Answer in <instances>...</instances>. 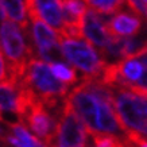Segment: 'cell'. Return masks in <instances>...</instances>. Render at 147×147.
<instances>
[{
    "mask_svg": "<svg viewBox=\"0 0 147 147\" xmlns=\"http://www.w3.org/2000/svg\"><path fill=\"white\" fill-rule=\"evenodd\" d=\"M19 84L30 88L50 111L55 109L67 94V85L54 76L47 62L32 57L28 59L24 76Z\"/></svg>",
    "mask_w": 147,
    "mask_h": 147,
    "instance_id": "obj_1",
    "label": "cell"
},
{
    "mask_svg": "<svg viewBox=\"0 0 147 147\" xmlns=\"http://www.w3.org/2000/svg\"><path fill=\"white\" fill-rule=\"evenodd\" d=\"M0 46L7 58V78L19 84L22 81L32 50L26 43L22 28L12 20H3L0 24Z\"/></svg>",
    "mask_w": 147,
    "mask_h": 147,
    "instance_id": "obj_2",
    "label": "cell"
},
{
    "mask_svg": "<svg viewBox=\"0 0 147 147\" xmlns=\"http://www.w3.org/2000/svg\"><path fill=\"white\" fill-rule=\"evenodd\" d=\"M113 108L123 132H138L147 136V96L134 93L132 90L115 86Z\"/></svg>",
    "mask_w": 147,
    "mask_h": 147,
    "instance_id": "obj_3",
    "label": "cell"
},
{
    "mask_svg": "<svg viewBox=\"0 0 147 147\" xmlns=\"http://www.w3.org/2000/svg\"><path fill=\"white\" fill-rule=\"evenodd\" d=\"M59 43L65 59L80 69L85 74L84 78H100L107 62L89 42L59 36Z\"/></svg>",
    "mask_w": 147,
    "mask_h": 147,
    "instance_id": "obj_4",
    "label": "cell"
},
{
    "mask_svg": "<svg viewBox=\"0 0 147 147\" xmlns=\"http://www.w3.org/2000/svg\"><path fill=\"white\" fill-rule=\"evenodd\" d=\"M71 109L76 112L77 116L84 123L85 128L89 134H98V117H100V111L104 98L98 97L92 90L86 86L84 81L80 85H77L74 89L65 97ZM113 102V101H108Z\"/></svg>",
    "mask_w": 147,
    "mask_h": 147,
    "instance_id": "obj_5",
    "label": "cell"
},
{
    "mask_svg": "<svg viewBox=\"0 0 147 147\" xmlns=\"http://www.w3.org/2000/svg\"><path fill=\"white\" fill-rule=\"evenodd\" d=\"M58 147H85L86 146V128L69 102L63 98L55 123V136Z\"/></svg>",
    "mask_w": 147,
    "mask_h": 147,
    "instance_id": "obj_6",
    "label": "cell"
},
{
    "mask_svg": "<svg viewBox=\"0 0 147 147\" xmlns=\"http://www.w3.org/2000/svg\"><path fill=\"white\" fill-rule=\"evenodd\" d=\"M22 120H26L32 132L47 143V147L53 146V140L55 136V123L54 117L50 115V109L43 105L39 98H34L22 116Z\"/></svg>",
    "mask_w": 147,
    "mask_h": 147,
    "instance_id": "obj_7",
    "label": "cell"
},
{
    "mask_svg": "<svg viewBox=\"0 0 147 147\" xmlns=\"http://www.w3.org/2000/svg\"><path fill=\"white\" fill-rule=\"evenodd\" d=\"M28 18H38L58 32L63 27L62 1L61 0H26Z\"/></svg>",
    "mask_w": 147,
    "mask_h": 147,
    "instance_id": "obj_8",
    "label": "cell"
},
{
    "mask_svg": "<svg viewBox=\"0 0 147 147\" xmlns=\"http://www.w3.org/2000/svg\"><path fill=\"white\" fill-rule=\"evenodd\" d=\"M82 36L98 47H104L107 45L111 35L107 28V20L101 16V13L92 8L86 9L82 19Z\"/></svg>",
    "mask_w": 147,
    "mask_h": 147,
    "instance_id": "obj_9",
    "label": "cell"
},
{
    "mask_svg": "<svg viewBox=\"0 0 147 147\" xmlns=\"http://www.w3.org/2000/svg\"><path fill=\"white\" fill-rule=\"evenodd\" d=\"M142 27L140 18L136 13L117 11L111 20H107V28L111 36H134Z\"/></svg>",
    "mask_w": 147,
    "mask_h": 147,
    "instance_id": "obj_10",
    "label": "cell"
},
{
    "mask_svg": "<svg viewBox=\"0 0 147 147\" xmlns=\"http://www.w3.org/2000/svg\"><path fill=\"white\" fill-rule=\"evenodd\" d=\"M30 19H31L32 40L36 46L38 53L45 51V50L59 43V35L54 31L53 27H50L47 23H45L43 20H40L38 18Z\"/></svg>",
    "mask_w": 147,
    "mask_h": 147,
    "instance_id": "obj_11",
    "label": "cell"
},
{
    "mask_svg": "<svg viewBox=\"0 0 147 147\" xmlns=\"http://www.w3.org/2000/svg\"><path fill=\"white\" fill-rule=\"evenodd\" d=\"M19 84L5 78L0 81V117L3 112H16V96H18Z\"/></svg>",
    "mask_w": 147,
    "mask_h": 147,
    "instance_id": "obj_12",
    "label": "cell"
},
{
    "mask_svg": "<svg viewBox=\"0 0 147 147\" xmlns=\"http://www.w3.org/2000/svg\"><path fill=\"white\" fill-rule=\"evenodd\" d=\"M5 11V15L12 22H15L22 30H26L28 26V15L23 0H0Z\"/></svg>",
    "mask_w": 147,
    "mask_h": 147,
    "instance_id": "obj_13",
    "label": "cell"
},
{
    "mask_svg": "<svg viewBox=\"0 0 147 147\" xmlns=\"http://www.w3.org/2000/svg\"><path fill=\"white\" fill-rule=\"evenodd\" d=\"M12 132L15 136H9L8 142L15 147H46L38 138L32 136L23 124H12Z\"/></svg>",
    "mask_w": 147,
    "mask_h": 147,
    "instance_id": "obj_14",
    "label": "cell"
},
{
    "mask_svg": "<svg viewBox=\"0 0 147 147\" xmlns=\"http://www.w3.org/2000/svg\"><path fill=\"white\" fill-rule=\"evenodd\" d=\"M85 4L101 15H111L123 8L124 0H84Z\"/></svg>",
    "mask_w": 147,
    "mask_h": 147,
    "instance_id": "obj_15",
    "label": "cell"
},
{
    "mask_svg": "<svg viewBox=\"0 0 147 147\" xmlns=\"http://www.w3.org/2000/svg\"><path fill=\"white\" fill-rule=\"evenodd\" d=\"M53 74L57 77L59 81H62L63 84H66L67 86L69 85H74L78 80L77 77V73L73 67L67 66L65 62H51L49 65Z\"/></svg>",
    "mask_w": 147,
    "mask_h": 147,
    "instance_id": "obj_16",
    "label": "cell"
},
{
    "mask_svg": "<svg viewBox=\"0 0 147 147\" xmlns=\"http://www.w3.org/2000/svg\"><path fill=\"white\" fill-rule=\"evenodd\" d=\"M93 143L94 147H125L128 139H121L119 135L113 134H93Z\"/></svg>",
    "mask_w": 147,
    "mask_h": 147,
    "instance_id": "obj_17",
    "label": "cell"
},
{
    "mask_svg": "<svg viewBox=\"0 0 147 147\" xmlns=\"http://www.w3.org/2000/svg\"><path fill=\"white\" fill-rule=\"evenodd\" d=\"M127 89L132 90L134 93L142 94V96H147V67H143L142 74L139 76V78L127 86Z\"/></svg>",
    "mask_w": 147,
    "mask_h": 147,
    "instance_id": "obj_18",
    "label": "cell"
},
{
    "mask_svg": "<svg viewBox=\"0 0 147 147\" xmlns=\"http://www.w3.org/2000/svg\"><path fill=\"white\" fill-rule=\"evenodd\" d=\"M124 1L134 11V13H136L139 16L147 13V3H144L143 0H124Z\"/></svg>",
    "mask_w": 147,
    "mask_h": 147,
    "instance_id": "obj_19",
    "label": "cell"
},
{
    "mask_svg": "<svg viewBox=\"0 0 147 147\" xmlns=\"http://www.w3.org/2000/svg\"><path fill=\"white\" fill-rule=\"evenodd\" d=\"M127 58H134V59L139 61L144 67H147V42L143 43L136 51H134V53L131 54V55H128Z\"/></svg>",
    "mask_w": 147,
    "mask_h": 147,
    "instance_id": "obj_20",
    "label": "cell"
},
{
    "mask_svg": "<svg viewBox=\"0 0 147 147\" xmlns=\"http://www.w3.org/2000/svg\"><path fill=\"white\" fill-rule=\"evenodd\" d=\"M125 135H127V139H128L135 147H147L146 136H143V135L138 134V132H132V131L125 132Z\"/></svg>",
    "mask_w": 147,
    "mask_h": 147,
    "instance_id": "obj_21",
    "label": "cell"
},
{
    "mask_svg": "<svg viewBox=\"0 0 147 147\" xmlns=\"http://www.w3.org/2000/svg\"><path fill=\"white\" fill-rule=\"evenodd\" d=\"M8 76L7 73V62H5V58H4V54H1L0 51V81H4Z\"/></svg>",
    "mask_w": 147,
    "mask_h": 147,
    "instance_id": "obj_22",
    "label": "cell"
},
{
    "mask_svg": "<svg viewBox=\"0 0 147 147\" xmlns=\"http://www.w3.org/2000/svg\"><path fill=\"white\" fill-rule=\"evenodd\" d=\"M4 19H5V11H4V8H3L1 3H0V22H3Z\"/></svg>",
    "mask_w": 147,
    "mask_h": 147,
    "instance_id": "obj_23",
    "label": "cell"
},
{
    "mask_svg": "<svg viewBox=\"0 0 147 147\" xmlns=\"http://www.w3.org/2000/svg\"><path fill=\"white\" fill-rule=\"evenodd\" d=\"M143 1H144V3H147V0H143Z\"/></svg>",
    "mask_w": 147,
    "mask_h": 147,
    "instance_id": "obj_24",
    "label": "cell"
},
{
    "mask_svg": "<svg viewBox=\"0 0 147 147\" xmlns=\"http://www.w3.org/2000/svg\"><path fill=\"white\" fill-rule=\"evenodd\" d=\"M0 132H1V129H0Z\"/></svg>",
    "mask_w": 147,
    "mask_h": 147,
    "instance_id": "obj_25",
    "label": "cell"
}]
</instances>
